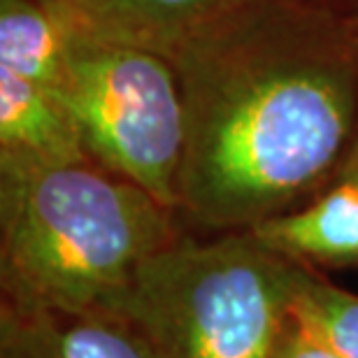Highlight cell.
<instances>
[{
  "label": "cell",
  "instance_id": "7a4b0ae2",
  "mask_svg": "<svg viewBox=\"0 0 358 358\" xmlns=\"http://www.w3.org/2000/svg\"><path fill=\"white\" fill-rule=\"evenodd\" d=\"M186 228L96 161H0V303L117 310L140 268Z\"/></svg>",
  "mask_w": 358,
  "mask_h": 358
},
{
  "label": "cell",
  "instance_id": "ba28073f",
  "mask_svg": "<svg viewBox=\"0 0 358 358\" xmlns=\"http://www.w3.org/2000/svg\"><path fill=\"white\" fill-rule=\"evenodd\" d=\"M89 159L61 93L0 70V161L66 163Z\"/></svg>",
  "mask_w": 358,
  "mask_h": 358
},
{
  "label": "cell",
  "instance_id": "5b68a950",
  "mask_svg": "<svg viewBox=\"0 0 358 358\" xmlns=\"http://www.w3.org/2000/svg\"><path fill=\"white\" fill-rule=\"evenodd\" d=\"M0 358H159L119 310H24L0 303Z\"/></svg>",
  "mask_w": 358,
  "mask_h": 358
},
{
  "label": "cell",
  "instance_id": "4fadbf2b",
  "mask_svg": "<svg viewBox=\"0 0 358 358\" xmlns=\"http://www.w3.org/2000/svg\"><path fill=\"white\" fill-rule=\"evenodd\" d=\"M342 7H345V12L349 14V19H352V24L358 31V0H354V3H349V5H342Z\"/></svg>",
  "mask_w": 358,
  "mask_h": 358
},
{
  "label": "cell",
  "instance_id": "5bb4252c",
  "mask_svg": "<svg viewBox=\"0 0 358 358\" xmlns=\"http://www.w3.org/2000/svg\"><path fill=\"white\" fill-rule=\"evenodd\" d=\"M314 3H331V5H349V3H354V0H314Z\"/></svg>",
  "mask_w": 358,
  "mask_h": 358
},
{
  "label": "cell",
  "instance_id": "8fae6325",
  "mask_svg": "<svg viewBox=\"0 0 358 358\" xmlns=\"http://www.w3.org/2000/svg\"><path fill=\"white\" fill-rule=\"evenodd\" d=\"M275 358H342L333 347H328L319 335H314L303 321L296 319L286 331L282 345H279Z\"/></svg>",
  "mask_w": 358,
  "mask_h": 358
},
{
  "label": "cell",
  "instance_id": "6da1fadb",
  "mask_svg": "<svg viewBox=\"0 0 358 358\" xmlns=\"http://www.w3.org/2000/svg\"><path fill=\"white\" fill-rule=\"evenodd\" d=\"M170 61L189 233L249 231L338 182L358 133V31L342 5L235 0Z\"/></svg>",
  "mask_w": 358,
  "mask_h": 358
},
{
  "label": "cell",
  "instance_id": "30bf717a",
  "mask_svg": "<svg viewBox=\"0 0 358 358\" xmlns=\"http://www.w3.org/2000/svg\"><path fill=\"white\" fill-rule=\"evenodd\" d=\"M293 314L342 358H358V293L328 282L319 268L303 266Z\"/></svg>",
  "mask_w": 358,
  "mask_h": 358
},
{
  "label": "cell",
  "instance_id": "7c38bea8",
  "mask_svg": "<svg viewBox=\"0 0 358 358\" xmlns=\"http://www.w3.org/2000/svg\"><path fill=\"white\" fill-rule=\"evenodd\" d=\"M338 179H349V182H356L358 184V133H356V140L352 145V152H349L345 166L340 170V177Z\"/></svg>",
  "mask_w": 358,
  "mask_h": 358
},
{
  "label": "cell",
  "instance_id": "277c9868",
  "mask_svg": "<svg viewBox=\"0 0 358 358\" xmlns=\"http://www.w3.org/2000/svg\"><path fill=\"white\" fill-rule=\"evenodd\" d=\"M66 28L61 98L89 159L177 212L184 103L168 56Z\"/></svg>",
  "mask_w": 358,
  "mask_h": 358
},
{
  "label": "cell",
  "instance_id": "8992f818",
  "mask_svg": "<svg viewBox=\"0 0 358 358\" xmlns=\"http://www.w3.org/2000/svg\"><path fill=\"white\" fill-rule=\"evenodd\" d=\"M63 26L168 56L235 0H40Z\"/></svg>",
  "mask_w": 358,
  "mask_h": 358
},
{
  "label": "cell",
  "instance_id": "3957f363",
  "mask_svg": "<svg viewBox=\"0 0 358 358\" xmlns=\"http://www.w3.org/2000/svg\"><path fill=\"white\" fill-rule=\"evenodd\" d=\"M300 270L247 231H186L140 268L117 310L159 358H275Z\"/></svg>",
  "mask_w": 358,
  "mask_h": 358
},
{
  "label": "cell",
  "instance_id": "52a82bcc",
  "mask_svg": "<svg viewBox=\"0 0 358 358\" xmlns=\"http://www.w3.org/2000/svg\"><path fill=\"white\" fill-rule=\"evenodd\" d=\"M247 233L300 266H358V184L338 179L310 203L261 221Z\"/></svg>",
  "mask_w": 358,
  "mask_h": 358
},
{
  "label": "cell",
  "instance_id": "9c48e42d",
  "mask_svg": "<svg viewBox=\"0 0 358 358\" xmlns=\"http://www.w3.org/2000/svg\"><path fill=\"white\" fill-rule=\"evenodd\" d=\"M66 28L40 0H0V70L59 93Z\"/></svg>",
  "mask_w": 358,
  "mask_h": 358
}]
</instances>
